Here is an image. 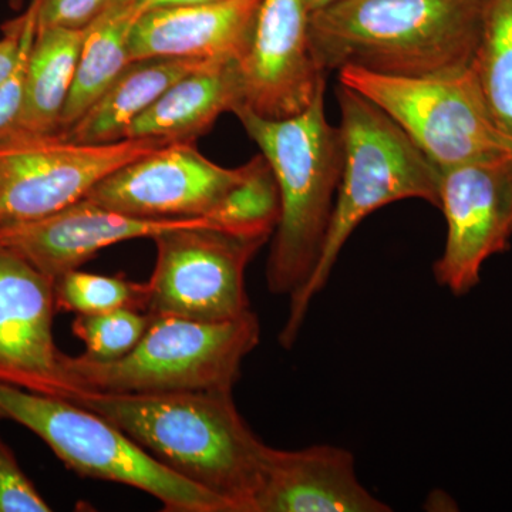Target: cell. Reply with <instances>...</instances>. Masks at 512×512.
Instances as JSON below:
<instances>
[{"mask_svg":"<svg viewBox=\"0 0 512 512\" xmlns=\"http://www.w3.org/2000/svg\"><path fill=\"white\" fill-rule=\"evenodd\" d=\"M485 104L512 156V0H490L473 62Z\"/></svg>","mask_w":512,"mask_h":512,"instance_id":"obj_22","label":"cell"},{"mask_svg":"<svg viewBox=\"0 0 512 512\" xmlns=\"http://www.w3.org/2000/svg\"><path fill=\"white\" fill-rule=\"evenodd\" d=\"M342 177L328 235L315 271L289 296L279 343L291 349L311 303L328 284L339 254L360 222L392 202L417 198L440 207L441 170L373 101L340 84Z\"/></svg>","mask_w":512,"mask_h":512,"instance_id":"obj_3","label":"cell"},{"mask_svg":"<svg viewBox=\"0 0 512 512\" xmlns=\"http://www.w3.org/2000/svg\"><path fill=\"white\" fill-rule=\"evenodd\" d=\"M325 87L289 119H264L245 107L232 111L271 164L281 191V221L266 262V285L274 295L292 296L308 281L335 208L343 144L339 127L326 120Z\"/></svg>","mask_w":512,"mask_h":512,"instance_id":"obj_4","label":"cell"},{"mask_svg":"<svg viewBox=\"0 0 512 512\" xmlns=\"http://www.w3.org/2000/svg\"><path fill=\"white\" fill-rule=\"evenodd\" d=\"M50 505L0 437V512H49Z\"/></svg>","mask_w":512,"mask_h":512,"instance_id":"obj_26","label":"cell"},{"mask_svg":"<svg viewBox=\"0 0 512 512\" xmlns=\"http://www.w3.org/2000/svg\"><path fill=\"white\" fill-rule=\"evenodd\" d=\"M49 396L100 414L178 476L235 512H254L268 446L232 392L106 393L64 384Z\"/></svg>","mask_w":512,"mask_h":512,"instance_id":"obj_1","label":"cell"},{"mask_svg":"<svg viewBox=\"0 0 512 512\" xmlns=\"http://www.w3.org/2000/svg\"><path fill=\"white\" fill-rule=\"evenodd\" d=\"M202 218L148 220L82 200L40 220L0 227V247L10 249L53 282L79 269L101 249L137 238H154L167 229Z\"/></svg>","mask_w":512,"mask_h":512,"instance_id":"obj_14","label":"cell"},{"mask_svg":"<svg viewBox=\"0 0 512 512\" xmlns=\"http://www.w3.org/2000/svg\"><path fill=\"white\" fill-rule=\"evenodd\" d=\"M259 342L261 322L254 311L221 322L153 316L136 348L120 359L100 362L62 353L59 387L106 393L232 392L245 357Z\"/></svg>","mask_w":512,"mask_h":512,"instance_id":"obj_5","label":"cell"},{"mask_svg":"<svg viewBox=\"0 0 512 512\" xmlns=\"http://www.w3.org/2000/svg\"><path fill=\"white\" fill-rule=\"evenodd\" d=\"M57 311L92 315L131 308L144 312L146 284H136L124 276L90 274L80 269L66 272L53 285Z\"/></svg>","mask_w":512,"mask_h":512,"instance_id":"obj_23","label":"cell"},{"mask_svg":"<svg viewBox=\"0 0 512 512\" xmlns=\"http://www.w3.org/2000/svg\"><path fill=\"white\" fill-rule=\"evenodd\" d=\"M262 0H218L204 5L148 10L134 19L128 56L237 60L247 46Z\"/></svg>","mask_w":512,"mask_h":512,"instance_id":"obj_16","label":"cell"},{"mask_svg":"<svg viewBox=\"0 0 512 512\" xmlns=\"http://www.w3.org/2000/svg\"><path fill=\"white\" fill-rule=\"evenodd\" d=\"M222 60L197 57H148L133 60L109 90L60 136L74 143L126 140L128 128L173 84L195 70Z\"/></svg>","mask_w":512,"mask_h":512,"instance_id":"obj_18","label":"cell"},{"mask_svg":"<svg viewBox=\"0 0 512 512\" xmlns=\"http://www.w3.org/2000/svg\"><path fill=\"white\" fill-rule=\"evenodd\" d=\"M25 18L10 20L2 26V39H0V84L12 73L13 67L18 62L20 37H22Z\"/></svg>","mask_w":512,"mask_h":512,"instance_id":"obj_28","label":"cell"},{"mask_svg":"<svg viewBox=\"0 0 512 512\" xmlns=\"http://www.w3.org/2000/svg\"><path fill=\"white\" fill-rule=\"evenodd\" d=\"M167 144L156 138L86 144L59 133L6 134L0 138V227L62 211L107 175Z\"/></svg>","mask_w":512,"mask_h":512,"instance_id":"obj_9","label":"cell"},{"mask_svg":"<svg viewBox=\"0 0 512 512\" xmlns=\"http://www.w3.org/2000/svg\"><path fill=\"white\" fill-rule=\"evenodd\" d=\"M53 285L25 258L0 247V382L42 394L62 384Z\"/></svg>","mask_w":512,"mask_h":512,"instance_id":"obj_13","label":"cell"},{"mask_svg":"<svg viewBox=\"0 0 512 512\" xmlns=\"http://www.w3.org/2000/svg\"><path fill=\"white\" fill-rule=\"evenodd\" d=\"M282 215L281 191L271 164L262 154L242 165L241 177L221 198L207 220L237 237L268 242Z\"/></svg>","mask_w":512,"mask_h":512,"instance_id":"obj_21","label":"cell"},{"mask_svg":"<svg viewBox=\"0 0 512 512\" xmlns=\"http://www.w3.org/2000/svg\"><path fill=\"white\" fill-rule=\"evenodd\" d=\"M339 83L389 114L440 170L511 156L473 66L426 77L387 76L346 66L339 70Z\"/></svg>","mask_w":512,"mask_h":512,"instance_id":"obj_7","label":"cell"},{"mask_svg":"<svg viewBox=\"0 0 512 512\" xmlns=\"http://www.w3.org/2000/svg\"><path fill=\"white\" fill-rule=\"evenodd\" d=\"M23 0H10V5H12V8L18 9L20 6H22Z\"/></svg>","mask_w":512,"mask_h":512,"instance_id":"obj_32","label":"cell"},{"mask_svg":"<svg viewBox=\"0 0 512 512\" xmlns=\"http://www.w3.org/2000/svg\"><path fill=\"white\" fill-rule=\"evenodd\" d=\"M490 0H338L309 15L323 73L426 77L473 66Z\"/></svg>","mask_w":512,"mask_h":512,"instance_id":"obj_2","label":"cell"},{"mask_svg":"<svg viewBox=\"0 0 512 512\" xmlns=\"http://www.w3.org/2000/svg\"><path fill=\"white\" fill-rule=\"evenodd\" d=\"M153 239L157 258L146 282L148 315L221 322L252 311L245 271L266 242L228 234L207 218Z\"/></svg>","mask_w":512,"mask_h":512,"instance_id":"obj_8","label":"cell"},{"mask_svg":"<svg viewBox=\"0 0 512 512\" xmlns=\"http://www.w3.org/2000/svg\"><path fill=\"white\" fill-rule=\"evenodd\" d=\"M83 39L84 29H37L26 74L25 100L10 133L29 136L59 133Z\"/></svg>","mask_w":512,"mask_h":512,"instance_id":"obj_19","label":"cell"},{"mask_svg":"<svg viewBox=\"0 0 512 512\" xmlns=\"http://www.w3.org/2000/svg\"><path fill=\"white\" fill-rule=\"evenodd\" d=\"M357 477L346 448L315 444L299 450L266 447L254 512H390Z\"/></svg>","mask_w":512,"mask_h":512,"instance_id":"obj_15","label":"cell"},{"mask_svg":"<svg viewBox=\"0 0 512 512\" xmlns=\"http://www.w3.org/2000/svg\"><path fill=\"white\" fill-rule=\"evenodd\" d=\"M218 2V0H131L128 5L133 6L136 15L148 10L164 8H183V6L204 5V3Z\"/></svg>","mask_w":512,"mask_h":512,"instance_id":"obj_29","label":"cell"},{"mask_svg":"<svg viewBox=\"0 0 512 512\" xmlns=\"http://www.w3.org/2000/svg\"><path fill=\"white\" fill-rule=\"evenodd\" d=\"M131 0H110V3H109V6L110 5H128V3H130Z\"/></svg>","mask_w":512,"mask_h":512,"instance_id":"obj_31","label":"cell"},{"mask_svg":"<svg viewBox=\"0 0 512 512\" xmlns=\"http://www.w3.org/2000/svg\"><path fill=\"white\" fill-rule=\"evenodd\" d=\"M151 318L153 316L147 312L121 308L92 315H76L72 329L76 338L84 343V356L107 362L120 359L136 348Z\"/></svg>","mask_w":512,"mask_h":512,"instance_id":"obj_24","label":"cell"},{"mask_svg":"<svg viewBox=\"0 0 512 512\" xmlns=\"http://www.w3.org/2000/svg\"><path fill=\"white\" fill-rule=\"evenodd\" d=\"M241 104L235 60L214 62L173 84L144 111L126 138H156L168 143H194L225 111Z\"/></svg>","mask_w":512,"mask_h":512,"instance_id":"obj_17","label":"cell"},{"mask_svg":"<svg viewBox=\"0 0 512 512\" xmlns=\"http://www.w3.org/2000/svg\"><path fill=\"white\" fill-rule=\"evenodd\" d=\"M241 177L202 156L194 143H171L131 161L94 185L83 200L148 218H207Z\"/></svg>","mask_w":512,"mask_h":512,"instance_id":"obj_12","label":"cell"},{"mask_svg":"<svg viewBox=\"0 0 512 512\" xmlns=\"http://www.w3.org/2000/svg\"><path fill=\"white\" fill-rule=\"evenodd\" d=\"M37 12L39 0H32L28 12L23 13L25 23L20 37L18 62L5 82L0 84V138L13 130L22 111L29 57L37 33Z\"/></svg>","mask_w":512,"mask_h":512,"instance_id":"obj_25","label":"cell"},{"mask_svg":"<svg viewBox=\"0 0 512 512\" xmlns=\"http://www.w3.org/2000/svg\"><path fill=\"white\" fill-rule=\"evenodd\" d=\"M303 2H305L309 15H312V13L328 8V6L333 5L338 0H303Z\"/></svg>","mask_w":512,"mask_h":512,"instance_id":"obj_30","label":"cell"},{"mask_svg":"<svg viewBox=\"0 0 512 512\" xmlns=\"http://www.w3.org/2000/svg\"><path fill=\"white\" fill-rule=\"evenodd\" d=\"M439 208L446 218L447 239L433 266L434 278L453 295H467L480 284L485 261L510 247L512 157L441 170Z\"/></svg>","mask_w":512,"mask_h":512,"instance_id":"obj_10","label":"cell"},{"mask_svg":"<svg viewBox=\"0 0 512 512\" xmlns=\"http://www.w3.org/2000/svg\"><path fill=\"white\" fill-rule=\"evenodd\" d=\"M136 18L131 5H110L84 29L82 52L60 120L59 133L76 123L131 62L127 37Z\"/></svg>","mask_w":512,"mask_h":512,"instance_id":"obj_20","label":"cell"},{"mask_svg":"<svg viewBox=\"0 0 512 512\" xmlns=\"http://www.w3.org/2000/svg\"><path fill=\"white\" fill-rule=\"evenodd\" d=\"M235 67L241 90L238 107L272 120L308 109L326 86V74L313 59L305 2L262 0Z\"/></svg>","mask_w":512,"mask_h":512,"instance_id":"obj_11","label":"cell"},{"mask_svg":"<svg viewBox=\"0 0 512 512\" xmlns=\"http://www.w3.org/2000/svg\"><path fill=\"white\" fill-rule=\"evenodd\" d=\"M109 3L110 0H39L37 29H86Z\"/></svg>","mask_w":512,"mask_h":512,"instance_id":"obj_27","label":"cell"},{"mask_svg":"<svg viewBox=\"0 0 512 512\" xmlns=\"http://www.w3.org/2000/svg\"><path fill=\"white\" fill-rule=\"evenodd\" d=\"M0 419L33 431L74 473L128 485L167 512H235L231 504L178 476L119 427L69 400L0 382Z\"/></svg>","mask_w":512,"mask_h":512,"instance_id":"obj_6","label":"cell"}]
</instances>
